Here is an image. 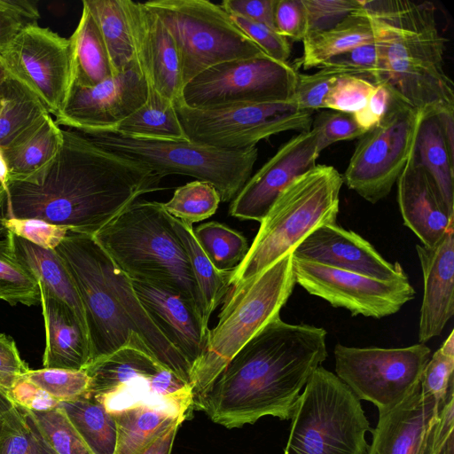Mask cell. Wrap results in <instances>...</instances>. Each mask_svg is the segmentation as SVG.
Masks as SVG:
<instances>
[{
	"instance_id": "obj_37",
	"label": "cell",
	"mask_w": 454,
	"mask_h": 454,
	"mask_svg": "<svg viewBox=\"0 0 454 454\" xmlns=\"http://www.w3.org/2000/svg\"><path fill=\"white\" fill-rule=\"evenodd\" d=\"M94 454H114L116 425L114 416L93 395L87 394L59 405Z\"/></svg>"
},
{
	"instance_id": "obj_55",
	"label": "cell",
	"mask_w": 454,
	"mask_h": 454,
	"mask_svg": "<svg viewBox=\"0 0 454 454\" xmlns=\"http://www.w3.org/2000/svg\"><path fill=\"white\" fill-rule=\"evenodd\" d=\"M21 359L15 341L4 333L0 334V394L7 393L29 371Z\"/></svg>"
},
{
	"instance_id": "obj_20",
	"label": "cell",
	"mask_w": 454,
	"mask_h": 454,
	"mask_svg": "<svg viewBox=\"0 0 454 454\" xmlns=\"http://www.w3.org/2000/svg\"><path fill=\"white\" fill-rule=\"evenodd\" d=\"M121 1L135 60L147 86L174 103L181 101L183 82L178 52L172 35L144 3Z\"/></svg>"
},
{
	"instance_id": "obj_47",
	"label": "cell",
	"mask_w": 454,
	"mask_h": 454,
	"mask_svg": "<svg viewBox=\"0 0 454 454\" xmlns=\"http://www.w3.org/2000/svg\"><path fill=\"white\" fill-rule=\"evenodd\" d=\"M375 88L365 79L339 75L325 99V108L354 114L365 106Z\"/></svg>"
},
{
	"instance_id": "obj_16",
	"label": "cell",
	"mask_w": 454,
	"mask_h": 454,
	"mask_svg": "<svg viewBox=\"0 0 454 454\" xmlns=\"http://www.w3.org/2000/svg\"><path fill=\"white\" fill-rule=\"evenodd\" d=\"M293 271L295 283L309 294L353 316L382 318L415 297L409 279L385 281L294 257Z\"/></svg>"
},
{
	"instance_id": "obj_27",
	"label": "cell",
	"mask_w": 454,
	"mask_h": 454,
	"mask_svg": "<svg viewBox=\"0 0 454 454\" xmlns=\"http://www.w3.org/2000/svg\"><path fill=\"white\" fill-rule=\"evenodd\" d=\"M454 114L422 117L411 155L434 181L448 209L454 214Z\"/></svg>"
},
{
	"instance_id": "obj_50",
	"label": "cell",
	"mask_w": 454,
	"mask_h": 454,
	"mask_svg": "<svg viewBox=\"0 0 454 454\" xmlns=\"http://www.w3.org/2000/svg\"><path fill=\"white\" fill-rule=\"evenodd\" d=\"M363 3L364 0H303L308 34L333 27L359 10Z\"/></svg>"
},
{
	"instance_id": "obj_9",
	"label": "cell",
	"mask_w": 454,
	"mask_h": 454,
	"mask_svg": "<svg viewBox=\"0 0 454 454\" xmlns=\"http://www.w3.org/2000/svg\"><path fill=\"white\" fill-rule=\"evenodd\" d=\"M83 135L108 151L142 163L160 178L184 175L210 183L223 202L233 200L243 188L258 157L256 146L229 151L190 140L131 138L107 132Z\"/></svg>"
},
{
	"instance_id": "obj_40",
	"label": "cell",
	"mask_w": 454,
	"mask_h": 454,
	"mask_svg": "<svg viewBox=\"0 0 454 454\" xmlns=\"http://www.w3.org/2000/svg\"><path fill=\"white\" fill-rule=\"evenodd\" d=\"M193 233L204 254L221 272L233 271L249 249L247 239L223 223H201Z\"/></svg>"
},
{
	"instance_id": "obj_32",
	"label": "cell",
	"mask_w": 454,
	"mask_h": 454,
	"mask_svg": "<svg viewBox=\"0 0 454 454\" xmlns=\"http://www.w3.org/2000/svg\"><path fill=\"white\" fill-rule=\"evenodd\" d=\"M68 39L71 46L72 84L94 86L114 75L98 25L83 4L78 26Z\"/></svg>"
},
{
	"instance_id": "obj_12",
	"label": "cell",
	"mask_w": 454,
	"mask_h": 454,
	"mask_svg": "<svg viewBox=\"0 0 454 454\" xmlns=\"http://www.w3.org/2000/svg\"><path fill=\"white\" fill-rule=\"evenodd\" d=\"M423 116L392 96L381 121L358 141L343 183L372 204L386 198L408 161Z\"/></svg>"
},
{
	"instance_id": "obj_49",
	"label": "cell",
	"mask_w": 454,
	"mask_h": 454,
	"mask_svg": "<svg viewBox=\"0 0 454 454\" xmlns=\"http://www.w3.org/2000/svg\"><path fill=\"white\" fill-rule=\"evenodd\" d=\"M311 128L317 132L319 153L333 143L361 137L365 133L356 123L353 114L333 110L318 114L313 119Z\"/></svg>"
},
{
	"instance_id": "obj_43",
	"label": "cell",
	"mask_w": 454,
	"mask_h": 454,
	"mask_svg": "<svg viewBox=\"0 0 454 454\" xmlns=\"http://www.w3.org/2000/svg\"><path fill=\"white\" fill-rule=\"evenodd\" d=\"M454 331L427 361L420 379V389L443 406L454 396Z\"/></svg>"
},
{
	"instance_id": "obj_18",
	"label": "cell",
	"mask_w": 454,
	"mask_h": 454,
	"mask_svg": "<svg viewBox=\"0 0 454 454\" xmlns=\"http://www.w3.org/2000/svg\"><path fill=\"white\" fill-rule=\"evenodd\" d=\"M147 83L136 60L122 72L94 86L72 84L62 109L54 116L59 126L83 134L111 133L146 101Z\"/></svg>"
},
{
	"instance_id": "obj_26",
	"label": "cell",
	"mask_w": 454,
	"mask_h": 454,
	"mask_svg": "<svg viewBox=\"0 0 454 454\" xmlns=\"http://www.w3.org/2000/svg\"><path fill=\"white\" fill-rule=\"evenodd\" d=\"M94 397L110 413L144 404L183 419L192 405L191 385L164 368L150 377L134 378L113 393Z\"/></svg>"
},
{
	"instance_id": "obj_29",
	"label": "cell",
	"mask_w": 454,
	"mask_h": 454,
	"mask_svg": "<svg viewBox=\"0 0 454 454\" xmlns=\"http://www.w3.org/2000/svg\"><path fill=\"white\" fill-rule=\"evenodd\" d=\"M50 115L39 98L9 76L0 86V151L18 145Z\"/></svg>"
},
{
	"instance_id": "obj_3",
	"label": "cell",
	"mask_w": 454,
	"mask_h": 454,
	"mask_svg": "<svg viewBox=\"0 0 454 454\" xmlns=\"http://www.w3.org/2000/svg\"><path fill=\"white\" fill-rule=\"evenodd\" d=\"M364 12L377 48L380 84L424 114H454L453 83L444 70L446 41L434 4L364 0Z\"/></svg>"
},
{
	"instance_id": "obj_28",
	"label": "cell",
	"mask_w": 454,
	"mask_h": 454,
	"mask_svg": "<svg viewBox=\"0 0 454 454\" xmlns=\"http://www.w3.org/2000/svg\"><path fill=\"white\" fill-rule=\"evenodd\" d=\"M4 237L13 256L38 282L39 287L69 306L87 330L79 294L55 249L38 247L9 232L4 234Z\"/></svg>"
},
{
	"instance_id": "obj_60",
	"label": "cell",
	"mask_w": 454,
	"mask_h": 454,
	"mask_svg": "<svg viewBox=\"0 0 454 454\" xmlns=\"http://www.w3.org/2000/svg\"><path fill=\"white\" fill-rule=\"evenodd\" d=\"M439 454H454V434H451Z\"/></svg>"
},
{
	"instance_id": "obj_42",
	"label": "cell",
	"mask_w": 454,
	"mask_h": 454,
	"mask_svg": "<svg viewBox=\"0 0 454 454\" xmlns=\"http://www.w3.org/2000/svg\"><path fill=\"white\" fill-rule=\"evenodd\" d=\"M0 300L12 306L41 303L38 282L13 256L5 238L0 239Z\"/></svg>"
},
{
	"instance_id": "obj_57",
	"label": "cell",
	"mask_w": 454,
	"mask_h": 454,
	"mask_svg": "<svg viewBox=\"0 0 454 454\" xmlns=\"http://www.w3.org/2000/svg\"><path fill=\"white\" fill-rule=\"evenodd\" d=\"M276 2L277 0H224L220 5L231 15L242 17L275 30Z\"/></svg>"
},
{
	"instance_id": "obj_53",
	"label": "cell",
	"mask_w": 454,
	"mask_h": 454,
	"mask_svg": "<svg viewBox=\"0 0 454 454\" xmlns=\"http://www.w3.org/2000/svg\"><path fill=\"white\" fill-rule=\"evenodd\" d=\"M338 76L318 70L312 74L298 73L293 100L301 110L325 108V99Z\"/></svg>"
},
{
	"instance_id": "obj_1",
	"label": "cell",
	"mask_w": 454,
	"mask_h": 454,
	"mask_svg": "<svg viewBox=\"0 0 454 454\" xmlns=\"http://www.w3.org/2000/svg\"><path fill=\"white\" fill-rule=\"evenodd\" d=\"M50 165L28 181L0 187V221L31 218L93 236L144 194L163 190L148 167L62 130Z\"/></svg>"
},
{
	"instance_id": "obj_6",
	"label": "cell",
	"mask_w": 454,
	"mask_h": 454,
	"mask_svg": "<svg viewBox=\"0 0 454 454\" xmlns=\"http://www.w3.org/2000/svg\"><path fill=\"white\" fill-rule=\"evenodd\" d=\"M342 176L333 166L316 165L278 197L252 245L231 275V286L261 273L294 249L316 228L335 223Z\"/></svg>"
},
{
	"instance_id": "obj_19",
	"label": "cell",
	"mask_w": 454,
	"mask_h": 454,
	"mask_svg": "<svg viewBox=\"0 0 454 454\" xmlns=\"http://www.w3.org/2000/svg\"><path fill=\"white\" fill-rule=\"evenodd\" d=\"M317 132L311 128L282 145L232 200L229 213L259 223L279 194L299 176L314 168L319 156Z\"/></svg>"
},
{
	"instance_id": "obj_13",
	"label": "cell",
	"mask_w": 454,
	"mask_h": 454,
	"mask_svg": "<svg viewBox=\"0 0 454 454\" xmlns=\"http://www.w3.org/2000/svg\"><path fill=\"white\" fill-rule=\"evenodd\" d=\"M430 352L424 343L398 348L337 344L335 372L359 400L373 403L381 415L400 404L420 385Z\"/></svg>"
},
{
	"instance_id": "obj_21",
	"label": "cell",
	"mask_w": 454,
	"mask_h": 454,
	"mask_svg": "<svg viewBox=\"0 0 454 454\" xmlns=\"http://www.w3.org/2000/svg\"><path fill=\"white\" fill-rule=\"evenodd\" d=\"M292 255L385 281L408 279L399 262H387L371 243L336 223L316 228L294 249Z\"/></svg>"
},
{
	"instance_id": "obj_38",
	"label": "cell",
	"mask_w": 454,
	"mask_h": 454,
	"mask_svg": "<svg viewBox=\"0 0 454 454\" xmlns=\"http://www.w3.org/2000/svg\"><path fill=\"white\" fill-rule=\"evenodd\" d=\"M106 46L114 75L135 62V52L121 0H83Z\"/></svg>"
},
{
	"instance_id": "obj_25",
	"label": "cell",
	"mask_w": 454,
	"mask_h": 454,
	"mask_svg": "<svg viewBox=\"0 0 454 454\" xmlns=\"http://www.w3.org/2000/svg\"><path fill=\"white\" fill-rule=\"evenodd\" d=\"M40 293L46 340L43 368L84 370L90 363L86 328L65 302L41 287Z\"/></svg>"
},
{
	"instance_id": "obj_59",
	"label": "cell",
	"mask_w": 454,
	"mask_h": 454,
	"mask_svg": "<svg viewBox=\"0 0 454 454\" xmlns=\"http://www.w3.org/2000/svg\"><path fill=\"white\" fill-rule=\"evenodd\" d=\"M180 425H174L167 433L158 438L141 454H171L174 440Z\"/></svg>"
},
{
	"instance_id": "obj_31",
	"label": "cell",
	"mask_w": 454,
	"mask_h": 454,
	"mask_svg": "<svg viewBox=\"0 0 454 454\" xmlns=\"http://www.w3.org/2000/svg\"><path fill=\"white\" fill-rule=\"evenodd\" d=\"M62 130L50 114L24 140L2 152L7 169V182L28 181L43 171L62 145Z\"/></svg>"
},
{
	"instance_id": "obj_51",
	"label": "cell",
	"mask_w": 454,
	"mask_h": 454,
	"mask_svg": "<svg viewBox=\"0 0 454 454\" xmlns=\"http://www.w3.org/2000/svg\"><path fill=\"white\" fill-rule=\"evenodd\" d=\"M40 17L37 7L26 0H0V54L18 34Z\"/></svg>"
},
{
	"instance_id": "obj_2",
	"label": "cell",
	"mask_w": 454,
	"mask_h": 454,
	"mask_svg": "<svg viewBox=\"0 0 454 454\" xmlns=\"http://www.w3.org/2000/svg\"><path fill=\"white\" fill-rule=\"evenodd\" d=\"M322 327L269 322L231 359L192 408L227 428L264 416L289 419L315 370L326 359Z\"/></svg>"
},
{
	"instance_id": "obj_8",
	"label": "cell",
	"mask_w": 454,
	"mask_h": 454,
	"mask_svg": "<svg viewBox=\"0 0 454 454\" xmlns=\"http://www.w3.org/2000/svg\"><path fill=\"white\" fill-rule=\"evenodd\" d=\"M283 454H367L372 431L360 400L336 374L318 366L293 411Z\"/></svg>"
},
{
	"instance_id": "obj_17",
	"label": "cell",
	"mask_w": 454,
	"mask_h": 454,
	"mask_svg": "<svg viewBox=\"0 0 454 454\" xmlns=\"http://www.w3.org/2000/svg\"><path fill=\"white\" fill-rule=\"evenodd\" d=\"M454 428V397L442 406L420 389L379 415L367 454H439Z\"/></svg>"
},
{
	"instance_id": "obj_7",
	"label": "cell",
	"mask_w": 454,
	"mask_h": 454,
	"mask_svg": "<svg viewBox=\"0 0 454 454\" xmlns=\"http://www.w3.org/2000/svg\"><path fill=\"white\" fill-rule=\"evenodd\" d=\"M295 285L292 253L261 273L231 286L216 325L192 369V403L231 359L269 322L279 316Z\"/></svg>"
},
{
	"instance_id": "obj_41",
	"label": "cell",
	"mask_w": 454,
	"mask_h": 454,
	"mask_svg": "<svg viewBox=\"0 0 454 454\" xmlns=\"http://www.w3.org/2000/svg\"><path fill=\"white\" fill-rule=\"evenodd\" d=\"M220 202V194L213 184L195 180L177 187L162 206L171 216L192 225L212 216Z\"/></svg>"
},
{
	"instance_id": "obj_34",
	"label": "cell",
	"mask_w": 454,
	"mask_h": 454,
	"mask_svg": "<svg viewBox=\"0 0 454 454\" xmlns=\"http://www.w3.org/2000/svg\"><path fill=\"white\" fill-rule=\"evenodd\" d=\"M145 103L121 121L111 133L125 137L153 140H189L174 102L148 87Z\"/></svg>"
},
{
	"instance_id": "obj_15",
	"label": "cell",
	"mask_w": 454,
	"mask_h": 454,
	"mask_svg": "<svg viewBox=\"0 0 454 454\" xmlns=\"http://www.w3.org/2000/svg\"><path fill=\"white\" fill-rule=\"evenodd\" d=\"M0 59L9 76L31 90L51 116L62 109L72 86L69 39L30 23Z\"/></svg>"
},
{
	"instance_id": "obj_44",
	"label": "cell",
	"mask_w": 454,
	"mask_h": 454,
	"mask_svg": "<svg viewBox=\"0 0 454 454\" xmlns=\"http://www.w3.org/2000/svg\"><path fill=\"white\" fill-rule=\"evenodd\" d=\"M31 413L58 454H94L59 406Z\"/></svg>"
},
{
	"instance_id": "obj_14",
	"label": "cell",
	"mask_w": 454,
	"mask_h": 454,
	"mask_svg": "<svg viewBox=\"0 0 454 454\" xmlns=\"http://www.w3.org/2000/svg\"><path fill=\"white\" fill-rule=\"evenodd\" d=\"M298 72L287 62L267 55L212 66L188 82L181 102L191 108L240 103L292 101Z\"/></svg>"
},
{
	"instance_id": "obj_36",
	"label": "cell",
	"mask_w": 454,
	"mask_h": 454,
	"mask_svg": "<svg viewBox=\"0 0 454 454\" xmlns=\"http://www.w3.org/2000/svg\"><path fill=\"white\" fill-rule=\"evenodd\" d=\"M172 221L187 253L200 296L203 322L208 326L211 315L223 303L231 288L230 279L232 271L221 272L214 267L200 247L192 225L175 217Z\"/></svg>"
},
{
	"instance_id": "obj_63",
	"label": "cell",
	"mask_w": 454,
	"mask_h": 454,
	"mask_svg": "<svg viewBox=\"0 0 454 454\" xmlns=\"http://www.w3.org/2000/svg\"><path fill=\"white\" fill-rule=\"evenodd\" d=\"M5 398L4 395L0 394V399Z\"/></svg>"
},
{
	"instance_id": "obj_62",
	"label": "cell",
	"mask_w": 454,
	"mask_h": 454,
	"mask_svg": "<svg viewBox=\"0 0 454 454\" xmlns=\"http://www.w3.org/2000/svg\"><path fill=\"white\" fill-rule=\"evenodd\" d=\"M8 77V72L5 69L2 60L0 59V86L6 81Z\"/></svg>"
},
{
	"instance_id": "obj_61",
	"label": "cell",
	"mask_w": 454,
	"mask_h": 454,
	"mask_svg": "<svg viewBox=\"0 0 454 454\" xmlns=\"http://www.w3.org/2000/svg\"><path fill=\"white\" fill-rule=\"evenodd\" d=\"M12 403L6 398L0 400V429L3 422L4 411L6 408H8Z\"/></svg>"
},
{
	"instance_id": "obj_46",
	"label": "cell",
	"mask_w": 454,
	"mask_h": 454,
	"mask_svg": "<svg viewBox=\"0 0 454 454\" xmlns=\"http://www.w3.org/2000/svg\"><path fill=\"white\" fill-rule=\"evenodd\" d=\"M319 70L333 75L365 79L375 85L381 80L377 48L374 43L357 46L325 61Z\"/></svg>"
},
{
	"instance_id": "obj_5",
	"label": "cell",
	"mask_w": 454,
	"mask_h": 454,
	"mask_svg": "<svg viewBox=\"0 0 454 454\" xmlns=\"http://www.w3.org/2000/svg\"><path fill=\"white\" fill-rule=\"evenodd\" d=\"M55 251L82 301L90 347V364L124 347H133L151 356L133 321L135 291L131 279L93 236L68 231Z\"/></svg>"
},
{
	"instance_id": "obj_4",
	"label": "cell",
	"mask_w": 454,
	"mask_h": 454,
	"mask_svg": "<svg viewBox=\"0 0 454 454\" xmlns=\"http://www.w3.org/2000/svg\"><path fill=\"white\" fill-rule=\"evenodd\" d=\"M172 218L161 202L137 200L93 238L131 280L171 289L202 315L189 258Z\"/></svg>"
},
{
	"instance_id": "obj_35",
	"label": "cell",
	"mask_w": 454,
	"mask_h": 454,
	"mask_svg": "<svg viewBox=\"0 0 454 454\" xmlns=\"http://www.w3.org/2000/svg\"><path fill=\"white\" fill-rule=\"evenodd\" d=\"M162 368L148 354L133 347L121 348L84 369L90 377L88 394L108 395L134 378L150 377Z\"/></svg>"
},
{
	"instance_id": "obj_22",
	"label": "cell",
	"mask_w": 454,
	"mask_h": 454,
	"mask_svg": "<svg viewBox=\"0 0 454 454\" xmlns=\"http://www.w3.org/2000/svg\"><path fill=\"white\" fill-rule=\"evenodd\" d=\"M131 283L153 323L193 369L205 350L209 332L200 311L171 289L145 281Z\"/></svg>"
},
{
	"instance_id": "obj_10",
	"label": "cell",
	"mask_w": 454,
	"mask_h": 454,
	"mask_svg": "<svg viewBox=\"0 0 454 454\" xmlns=\"http://www.w3.org/2000/svg\"><path fill=\"white\" fill-rule=\"evenodd\" d=\"M166 26L179 57L184 86L216 64L265 55L219 4L207 0L144 3Z\"/></svg>"
},
{
	"instance_id": "obj_30",
	"label": "cell",
	"mask_w": 454,
	"mask_h": 454,
	"mask_svg": "<svg viewBox=\"0 0 454 454\" xmlns=\"http://www.w3.org/2000/svg\"><path fill=\"white\" fill-rule=\"evenodd\" d=\"M373 42L372 28L363 3L359 10L333 27L308 34L302 40V55L296 59L295 66L303 69L319 67L339 54Z\"/></svg>"
},
{
	"instance_id": "obj_39",
	"label": "cell",
	"mask_w": 454,
	"mask_h": 454,
	"mask_svg": "<svg viewBox=\"0 0 454 454\" xmlns=\"http://www.w3.org/2000/svg\"><path fill=\"white\" fill-rule=\"evenodd\" d=\"M0 454H58L30 411L11 404L4 411Z\"/></svg>"
},
{
	"instance_id": "obj_23",
	"label": "cell",
	"mask_w": 454,
	"mask_h": 454,
	"mask_svg": "<svg viewBox=\"0 0 454 454\" xmlns=\"http://www.w3.org/2000/svg\"><path fill=\"white\" fill-rule=\"evenodd\" d=\"M424 293L419 324V343L440 335L454 313V223L434 247L416 245Z\"/></svg>"
},
{
	"instance_id": "obj_56",
	"label": "cell",
	"mask_w": 454,
	"mask_h": 454,
	"mask_svg": "<svg viewBox=\"0 0 454 454\" xmlns=\"http://www.w3.org/2000/svg\"><path fill=\"white\" fill-rule=\"evenodd\" d=\"M6 398L14 405L31 411H46L59 407L60 402L28 380L25 375L7 393Z\"/></svg>"
},
{
	"instance_id": "obj_24",
	"label": "cell",
	"mask_w": 454,
	"mask_h": 454,
	"mask_svg": "<svg viewBox=\"0 0 454 454\" xmlns=\"http://www.w3.org/2000/svg\"><path fill=\"white\" fill-rule=\"evenodd\" d=\"M397 200L404 225L426 247H434L454 223L434 181L411 153L397 179Z\"/></svg>"
},
{
	"instance_id": "obj_11",
	"label": "cell",
	"mask_w": 454,
	"mask_h": 454,
	"mask_svg": "<svg viewBox=\"0 0 454 454\" xmlns=\"http://www.w3.org/2000/svg\"><path fill=\"white\" fill-rule=\"evenodd\" d=\"M182 128L192 142L237 151L256 146L262 139L288 130L309 131L312 111L296 103H240L211 108H191L174 103Z\"/></svg>"
},
{
	"instance_id": "obj_33",
	"label": "cell",
	"mask_w": 454,
	"mask_h": 454,
	"mask_svg": "<svg viewBox=\"0 0 454 454\" xmlns=\"http://www.w3.org/2000/svg\"><path fill=\"white\" fill-rule=\"evenodd\" d=\"M116 425L114 454H141L183 419L144 404L132 405L111 413Z\"/></svg>"
},
{
	"instance_id": "obj_45",
	"label": "cell",
	"mask_w": 454,
	"mask_h": 454,
	"mask_svg": "<svg viewBox=\"0 0 454 454\" xmlns=\"http://www.w3.org/2000/svg\"><path fill=\"white\" fill-rule=\"evenodd\" d=\"M25 377L60 403L87 395L90 387V377L84 370L43 368L29 370Z\"/></svg>"
},
{
	"instance_id": "obj_58",
	"label": "cell",
	"mask_w": 454,
	"mask_h": 454,
	"mask_svg": "<svg viewBox=\"0 0 454 454\" xmlns=\"http://www.w3.org/2000/svg\"><path fill=\"white\" fill-rule=\"evenodd\" d=\"M392 98L390 90L384 85H376L365 106L353 114L358 126L367 132L376 127L385 116Z\"/></svg>"
},
{
	"instance_id": "obj_54",
	"label": "cell",
	"mask_w": 454,
	"mask_h": 454,
	"mask_svg": "<svg viewBox=\"0 0 454 454\" xmlns=\"http://www.w3.org/2000/svg\"><path fill=\"white\" fill-rule=\"evenodd\" d=\"M274 27L280 35L302 41L308 34L307 12L303 0H277Z\"/></svg>"
},
{
	"instance_id": "obj_52",
	"label": "cell",
	"mask_w": 454,
	"mask_h": 454,
	"mask_svg": "<svg viewBox=\"0 0 454 454\" xmlns=\"http://www.w3.org/2000/svg\"><path fill=\"white\" fill-rule=\"evenodd\" d=\"M235 25L268 57L287 62L291 54L288 40L269 27L237 15H231Z\"/></svg>"
},
{
	"instance_id": "obj_48",
	"label": "cell",
	"mask_w": 454,
	"mask_h": 454,
	"mask_svg": "<svg viewBox=\"0 0 454 454\" xmlns=\"http://www.w3.org/2000/svg\"><path fill=\"white\" fill-rule=\"evenodd\" d=\"M68 231L67 227L39 219L9 218L0 221V236L9 232L46 249H55Z\"/></svg>"
}]
</instances>
